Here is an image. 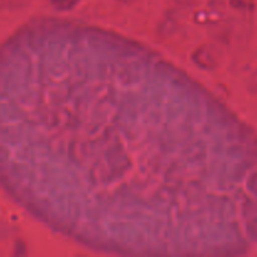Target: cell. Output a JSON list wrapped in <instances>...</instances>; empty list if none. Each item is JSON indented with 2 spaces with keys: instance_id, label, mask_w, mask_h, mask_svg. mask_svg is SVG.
Segmentation results:
<instances>
[{
  "instance_id": "6da1fadb",
  "label": "cell",
  "mask_w": 257,
  "mask_h": 257,
  "mask_svg": "<svg viewBox=\"0 0 257 257\" xmlns=\"http://www.w3.org/2000/svg\"><path fill=\"white\" fill-rule=\"evenodd\" d=\"M0 180L38 221L99 252L225 250L218 171L227 120L152 48L62 18L33 19L0 49Z\"/></svg>"
}]
</instances>
